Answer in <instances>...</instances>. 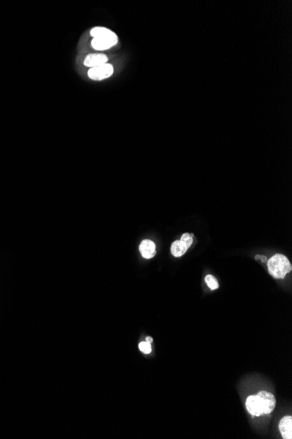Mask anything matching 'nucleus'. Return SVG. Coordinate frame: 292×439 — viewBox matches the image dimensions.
Here are the masks:
<instances>
[{
    "label": "nucleus",
    "mask_w": 292,
    "mask_h": 439,
    "mask_svg": "<svg viewBox=\"0 0 292 439\" xmlns=\"http://www.w3.org/2000/svg\"><path fill=\"white\" fill-rule=\"evenodd\" d=\"M90 34L94 37L91 45L95 50L108 49L118 41L117 34L105 27H94L91 29Z\"/></svg>",
    "instance_id": "obj_1"
},
{
    "label": "nucleus",
    "mask_w": 292,
    "mask_h": 439,
    "mask_svg": "<svg viewBox=\"0 0 292 439\" xmlns=\"http://www.w3.org/2000/svg\"><path fill=\"white\" fill-rule=\"evenodd\" d=\"M267 263L270 275L276 279H283L292 271V264L289 259L283 254H276Z\"/></svg>",
    "instance_id": "obj_2"
},
{
    "label": "nucleus",
    "mask_w": 292,
    "mask_h": 439,
    "mask_svg": "<svg viewBox=\"0 0 292 439\" xmlns=\"http://www.w3.org/2000/svg\"><path fill=\"white\" fill-rule=\"evenodd\" d=\"M114 72V68L111 64H105L99 67L90 68L88 72L89 77L94 81H101L111 77Z\"/></svg>",
    "instance_id": "obj_3"
},
{
    "label": "nucleus",
    "mask_w": 292,
    "mask_h": 439,
    "mask_svg": "<svg viewBox=\"0 0 292 439\" xmlns=\"http://www.w3.org/2000/svg\"><path fill=\"white\" fill-rule=\"evenodd\" d=\"M246 407L248 413L254 417H260L263 414V407L258 395H250L246 401Z\"/></svg>",
    "instance_id": "obj_4"
},
{
    "label": "nucleus",
    "mask_w": 292,
    "mask_h": 439,
    "mask_svg": "<svg viewBox=\"0 0 292 439\" xmlns=\"http://www.w3.org/2000/svg\"><path fill=\"white\" fill-rule=\"evenodd\" d=\"M257 395L261 400L262 407H263V414L269 415L270 413L273 412V410L276 407V403H277L274 395L266 391H261L257 394Z\"/></svg>",
    "instance_id": "obj_5"
},
{
    "label": "nucleus",
    "mask_w": 292,
    "mask_h": 439,
    "mask_svg": "<svg viewBox=\"0 0 292 439\" xmlns=\"http://www.w3.org/2000/svg\"><path fill=\"white\" fill-rule=\"evenodd\" d=\"M108 57L104 54H90L84 60V65L90 68L99 67L104 64H107Z\"/></svg>",
    "instance_id": "obj_6"
},
{
    "label": "nucleus",
    "mask_w": 292,
    "mask_h": 439,
    "mask_svg": "<svg viewBox=\"0 0 292 439\" xmlns=\"http://www.w3.org/2000/svg\"><path fill=\"white\" fill-rule=\"evenodd\" d=\"M141 255L144 259H152L156 255V244L150 240H144L139 245Z\"/></svg>",
    "instance_id": "obj_7"
},
{
    "label": "nucleus",
    "mask_w": 292,
    "mask_h": 439,
    "mask_svg": "<svg viewBox=\"0 0 292 439\" xmlns=\"http://www.w3.org/2000/svg\"><path fill=\"white\" fill-rule=\"evenodd\" d=\"M279 430L284 439H292V417L286 416L279 422Z\"/></svg>",
    "instance_id": "obj_8"
},
{
    "label": "nucleus",
    "mask_w": 292,
    "mask_h": 439,
    "mask_svg": "<svg viewBox=\"0 0 292 439\" xmlns=\"http://www.w3.org/2000/svg\"><path fill=\"white\" fill-rule=\"evenodd\" d=\"M187 247L180 240H176L171 246V253L174 257H181L187 251Z\"/></svg>",
    "instance_id": "obj_9"
},
{
    "label": "nucleus",
    "mask_w": 292,
    "mask_h": 439,
    "mask_svg": "<svg viewBox=\"0 0 292 439\" xmlns=\"http://www.w3.org/2000/svg\"><path fill=\"white\" fill-rule=\"evenodd\" d=\"M205 281H206V283H207V285L208 286V288L212 290H215L219 288V283H218V281L216 280L215 276H213L211 275H208L205 278Z\"/></svg>",
    "instance_id": "obj_10"
},
{
    "label": "nucleus",
    "mask_w": 292,
    "mask_h": 439,
    "mask_svg": "<svg viewBox=\"0 0 292 439\" xmlns=\"http://www.w3.org/2000/svg\"><path fill=\"white\" fill-rule=\"evenodd\" d=\"M180 241L183 243V244L189 248L192 244H193V234H189V233H184L183 235L181 236V240Z\"/></svg>",
    "instance_id": "obj_11"
},
{
    "label": "nucleus",
    "mask_w": 292,
    "mask_h": 439,
    "mask_svg": "<svg viewBox=\"0 0 292 439\" xmlns=\"http://www.w3.org/2000/svg\"><path fill=\"white\" fill-rule=\"evenodd\" d=\"M138 348H139L140 351L142 352V353H144V354H149V353H152V344L151 343H148V342H146V341H144V342H141L138 344Z\"/></svg>",
    "instance_id": "obj_12"
},
{
    "label": "nucleus",
    "mask_w": 292,
    "mask_h": 439,
    "mask_svg": "<svg viewBox=\"0 0 292 439\" xmlns=\"http://www.w3.org/2000/svg\"><path fill=\"white\" fill-rule=\"evenodd\" d=\"M256 260H261V262L265 263L268 261V260H267V257L265 256H263V255H256Z\"/></svg>",
    "instance_id": "obj_13"
},
{
    "label": "nucleus",
    "mask_w": 292,
    "mask_h": 439,
    "mask_svg": "<svg viewBox=\"0 0 292 439\" xmlns=\"http://www.w3.org/2000/svg\"><path fill=\"white\" fill-rule=\"evenodd\" d=\"M145 340H145V341H146V342H148V343H151V344H152V342H153V338H152V337H147V338H146V339H145Z\"/></svg>",
    "instance_id": "obj_14"
}]
</instances>
